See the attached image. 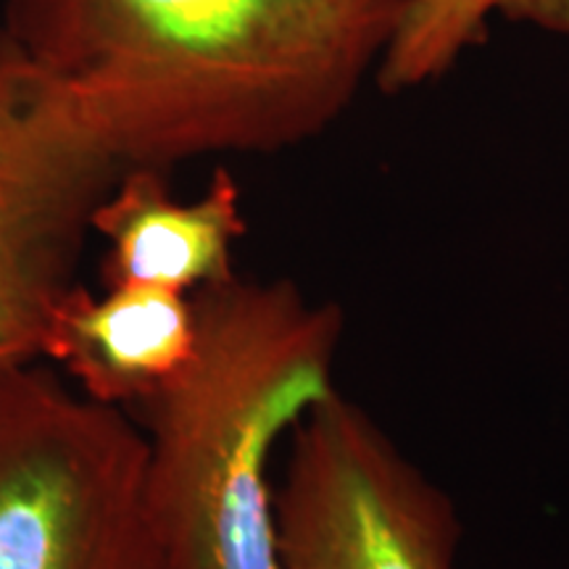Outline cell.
<instances>
[{
  "label": "cell",
  "instance_id": "52a82bcc",
  "mask_svg": "<svg viewBox=\"0 0 569 569\" xmlns=\"http://www.w3.org/2000/svg\"><path fill=\"white\" fill-rule=\"evenodd\" d=\"M196 298L146 284H82L56 306L40 361H53L77 390L106 407H142L193 356Z\"/></svg>",
  "mask_w": 569,
  "mask_h": 569
},
{
  "label": "cell",
  "instance_id": "5b68a950",
  "mask_svg": "<svg viewBox=\"0 0 569 569\" xmlns=\"http://www.w3.org/2000/svg\"><path fill=\"white\" fill-rule=\"evenodd\" d=\"M119 167L0 34V375L38 365Z\"/></svg>",
  "mask_w": 569,
  "mask_h": 569
},
{
  "label": "cell",
  "instance_id": "277c9868",
  "mask_svg": "<svg viewBox=\"0 0 569 569\" xmlns=\"http://www.w3.org/2000/svg\"><path fill=\"white\" fill-rule=\"evenodd\" d=\"M274 511L282 569H457L453 501L340 390L288 438Z\"/></svg>",
  "mask_w": 569,
  "mask_h": 569
},
{
  "label": "cell",
  "instance_id": "3957f363",
  "mask_svg": "<svg viewBox=\"0 0 569 569\" xmlns=\"http://www.w3.org/2000/svg\"><path fill=\"white\" fill-rule=\"evenodd\" d=\"M0 569H174L142 430L40 361L0 375Z\"/></svg>",
  "mask_w": 569,
  "mask_h": 569
},
{
  "label": "cell",
  "instance_id": "7a4b0ae2",
  "mask_svg": "<svg viewBox=\"0 0 569 569\" xmlns=\"http://www.w3.org/2000/svg\"><path fill=\"white\" fill-rule=\"evenodd\" d=\"M193 298V356L142 403L156 528L174 569H282L272 457L338 390L343 311L243 274Z\"/></svg>",
  "mask_w": 569,
  "mask_h": 569
},
{
  "label": "cell",
  "instance_id": "ba28073f",
  "mask_svg": "<svg viewBox=\"0 0 569 569\" xmlns=\"http://www.w3.org/2000/svg\"><path fill=\"white\" fill-rule=\"evenodd\" d=\"M496 19L569 40V0H411L375 82L390 96L438 82L488 40Z\"/></svg>",
  "mask_w": 569,
  "mask_h": 569
},
{
  "label": "cell",
  "instance_id": "8992f818",
  "mask_svg": "<svg viewBox=\"0 0 569 569\" xmlns=\"http://www.w3.org/2000/svg\"><path fill=\"white\" fill-rule=\"evenodd\" d=\"M169 169L127 167L92 211V232L109 243L106 284H146L174 293L230 280L234 248L246 234L240 184L217 169L193 201H180Z\"/></svg>",
  "mask_w": 569,
  "mask_h": 569
},
{
  "label": "cell",
  "instance_id": "6da1fadb",
  "mask_svg": "<svg viewBox=\"0 0 569 569\" xmlns=\"http://www.w3.org/2000/svg\"><path fill=\"white\" fill-rule=\"evenodd\" d=\"M411 0H6L0 34L119 167L330 130Z\"/></svg>",
  "mask_w": 569,
  "mask_h": 569
}]
</instances>
